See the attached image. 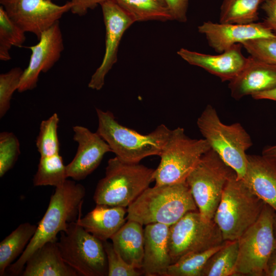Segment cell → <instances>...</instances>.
Here are the masks:
<instances>
[{"instance_id": "obj_1", "label": "cell", "mask_w": 276, "mask_h": 276, "mask_svg": "<svg viewBox=\"0 0 276 276\" xmlns=\"http://www.w3.org/2000/svg\"><path fill=\"white\" fill-rule=\"evenodd\" d=\"M85 196L84 186L74 181L66 179L56 187L34 235L24 252L8 267L11 275L21 274L27 261L36 250L49 242L57 241L58 234L65 231L70 223L77 220Z\"/></svg>"}, {"instance_id": "obj_2", "label": "cell", "mask_w": 276, "mask_h": 276, "mask_svg": "<svg viewBox=\"0 0 276 276\" xmlns=\"http://www.w3.org/2000/svg\"><path fill=\"white\" fill-rule=\"evenodd\" d=\"M127 220L142 225L169 226L190 212L198 211L187 182L147 188L127 209Z\"/></svg>"}, {"instance_id": "obj_3", "label": "cell", "mask_w": 276, "mask_h": 276, "mask_svg": "<svg viewBox=\"0 0 276 276\" xmlns=\"http://www.w3.org/2000/svg\"><path fill=\"white\" fill-rule=\"evenodd\" d=\"M97 132L108 144L111 152L121 161L139 164L145 157L160 156L171 129L160 124L148 134H142L120 124L110 111L96 108Z\"/></svg>"}, {"instance_id": "obj_4", "label": "cell", "mask_w": 276, "mask_h": 276, "mask_svg": "<svg viewBox=\"0 0 276 276\" xmlns=\"http://www.w3.org/2000/svg\"><path fill=\"white\" fill-rule=\"evenodd\" d=\"M265 203L242 179L233 174L224 187L213 218L223 240H238L257 220Z\"/></svg>"}, {"instance_id": "obj_5", "label": "cell", "mask_w": 276, "mask_h": 276, "mask_svg": "<svg viewBox=\"0 0 276 276\" xmlns=\"http://www.w3.org/2000/svg\"><path fill=\"white\" fill-rule=\"evenodd\" d=\"M200 132L211 149L236 172L239 179L246 173V151L252 146L249 134L239 123L223 124L216 110L208 105L197 121Z\"/></svg>"}, {"instance_id": "obj_6", "label": "cell", "mask_w": 276, "mask_h": 276, "mask_svg": "<svg viewBox=\"0 0 276 276\" xmlns=\"http://www.w3.org/2000/svg\"><path fill=\"white\" fill-rule=\"evenodd\" d=\"M155 169L123 162L115 156L108 161L105 176L96 188V204L128 207L154 180Z\"/></svg>"}, {"instance_id": "obj_7", "label": "cell", "mask_w": 276, "mask_h": 276, "mask_svg": "<svg viewBox=\"0 0 276 276\" xmlns=\"http://www.w3.org/2000/svg\"><path fill=\"white\" fill-rule=\"evenodd\" d=\"M211 149L204 139L188 136L183 128L171 130L154 173L155 185H169L186 181L202 155Z\"/></svg>"}, {"instance_id": "obj_8", "label": "cell", "mask_w": 276, "mask_h": 276, "mask_svg": "<svg viewBox=\"0 0 276 276\" xmlns=\"http://www.w3.org/2000/svg\"><path fill=\"white\" fill-rule=\"evenodd\" d=\"M236 172L212 149L201 157L186 182L202 219H213L224 187Z\"/></svg>"}, {"instance_id": "obj_9", "label": "cell", "mask_w": 276, "mask_h": 276, "mask_svg": "<svg viewBox=\"0 0 276 276\" xmlns=\"http://www.w3.org/2000/svg\"><path fill=\"white\" fill-rule=\"evenodd\" d=\"M275 211L264 204L257 220L238 239L239 251L235 275L263 276L275 246Z\"/></svg>"}, {"instance_id": "obj_10", "label": "cell", "mask_w": 276, "mask_h": 276, "mask_svg": "<svg viewBox=\"0 0 276 276\" xmlns=\"http://www.w3.org/2000/svg\"><path fill=\"white\" fill-rule=\"evenodd\" d=\"M58 246L64 262L83 276H106L108 266L103 242L76 221L60 233Z\"/></svg>"}, {"instance_id": "obj_11", "label": "cell", "mask_w": 276, "mask_h": 276, "mask_svg": "<svg viewBox=\"0 0 276 276\" xmlns=\"http://www.w3.org/2000/svg\"><path fill=\"white\" fill-rule=\"evenodd\" d=\"M225 242L213 219L205 221L198 211L188 212L170 226L169 248L172 264L186 255L205 251Z\"/></svg>"}, {"instance_id": "obj_12", "label": "cell", "mask_w": 276, "mask_h": 276, "mask_svg": "<svg viewBox=\"0 0 276 276\" xmlns=\"http://www.w3.org/2000/svg\"><path fill=\"white\" fill-rule=\"evenodd\" d=\"M0 3L14 22L38 39L72 7L70 1L58 5L51 0H0Z\"/></svg>"}, {"instance_id": "obj_13", "label": "cell", "mask_w": 276, "mask_h": 276, "mask_svg": "<svg viewBox=\"0 0 276 276\" xmlns=\"http://www.w3.org/2000/svg\"><path fill=\"white\" fill-rule=\"evenodd\" d=\"M105 27V50L100 66L91 76L89 88L100 90L106 75L118 60L119 44L125 31L135 22L114 0H106L100 4Z\"/></svg>"}, {"instance_id": "obj_14", "label": "cell", "mask_w": 276, "mask_h": 276, "mask_svg": "<svg viewBox=\"0 0 276 276\" xmlns=\"http://www.w3.org/2000/svg\"><path fill=\"white\" fill-rule=\"evenodd\" d=\"M31 51L30 61L24 71L17 90L22 93L35 88L40 73H46L59 60L64 50L63 39L58 21L43 32Z\"/></svg>"}, {"instance_id": "obj_15", "label": "cell", "mask_w": 276, "mask_h": 276, "mask_svg": "<svg viewBox=\"0 0 276 276\" xmlns=\"http://www.w3.org/2000/svg\"><path fill=\"white\" fill-rule=\"evenodd\" d=\"M198 31L218 53L248 40L276 36L264 22L240 24L208 21L199 26Z\"/></svg>"}, {"instance_id": "obj_16", "label": "cell", "mask_w": 276, "mask_h": 276, "mask_svg": "<svg viewBox=\"0 0 276 276\" xmlns=\"http://www.w3.org/2000/svg\"><path fill=\"white\" fill-rule=\"evenodd\" d=\"M73 139L78 147L73 159L66 166L67 177L76 180L85 178L100 165L104 155L111 149L96 132L82 126L73 127Z\"/></svg>"}, {"instance_id": "obj_17", "label": "cell", "mask_w": 276, "mask_h": 276, "mask_svg": "<svg viewBox=\"0 0 276 276\" xmlns=\"http://www.w3.org/2000/svg\"><path fill=\"white\" fill-rule=\"evenodd\" d=\"M241 44H237L219 55H211L181 48L178 55L190 64L202 68L219 78L230 81L243 69L247 62L241 51Z\"/></svg>"}, {"instance_id": "obj_18", "label": "cell", "mask_w": 276, "mask_h": 276, "mask_svg": "<svg viewBox=\"0 0 276 276\" xmlns=\"http://www.w3.org/2000/svg\"><path fill=\"white\" fill-rule=\"evenodd\" d=\"M232 97L236 100L276 87V66L249 56L241 72L229 82Z\"/></svg>"}, {"instance_id": "obj_19", "label": "cell", "mask_w": 276, "mask_h": 276, "mask_svg": "<svg viewBox=\"0 0 276 276\" xmlns=\"http://www.w3.org/2000/svg\"><path fill=\"white\" fill-rule=\"evenodd\" d=\"M169 226L158 223L146 225L142 270L146 276H165L172 264L169 248Z\"/></svg>"}, {"instance_id": "obj_20", "label": "cell", "mask_w": 276, "mask_h": 276, "mask_svg": "<svg viewBox=\"0 0 276 276\" xmlns=\"http://www.w3.org/2000/svg\"><path fill=\"white\" fill-rule=\"evenodd\" d=\"M242 179L251 191L276 212V163L263 155H247Z\"/></svg>"}, {"instance_id": "obj_21", "label": "cell", "mask_w": 276, "mask_h": 276, "mask_svg": "<svg viewBox=\"0 0 276 276\" xmlns=\"http://www.w3.org/2000/svg\"><path fill=\"white\" fill-rule=\"evenodd\" d=\"M127 213L126 208L96 204L84 217H79L76 222L103 242L110 239L124 225Z\"/></svg>"}, {"instance_id": "obj_22", "label": "cell", "mask_w": 276, "mask_h": 276, "mask_svg": "<svg viewBox=\"0 0 276 276\" xmlns=\"http://www.w3.org/2000/svg\"><path fill=\"white\" fill-rule=\"evenodd\" d=\"M57 241L49 242L36 250L27 261L21 275H79L62 259Z\"/></svg>"}, {"instance_id": "obj_23", "label": "cell", "mask_w": 276, "mask_h": 276, "mask_svg": "<svg viewBox=\"0 0 276 276\" xmlns=\"http://www.w3.org/2000/svg\"><path fill=\"white\" fill-rule=\"evenodd\" d=\"M127 220L110 240L115 249L126 262L141 269L144 252V229L140 223Z\"/></svg>"}, {"instance_id": "obj_24", "label": "cell", "mask_w": 276, "mask_h": 276, "mask_svg": "<svg viewBox=\"0 0 276 276\" xmlns=\"http://www.w3.org/2000/svg\"><path fill=\"white\" fill-rule=\"evenodd\" d=\"M37 227V225L28 222L22 223L1 242V276L4 275L14 260L24 252Z\"/></svg>"}, {"instance_id": "obj_25", "label": "cell", "mask_w": 276, "mask_h": 276, "mask_svg": "<svg viewBox=\"0 0 276 276\" xmlns=\"http://www.w3.org/2000/svg\"><path fill=\"white\" fill-rule=\"evenodd\" d=\"M114 1L135 22L172 20L168 6L164 0Z\"/></svg>"}, {"instance_id": "obj_26", "label": "cell", "mask_w": 276, "mask_h": 276, "mask_svg": "<svg viewBox=\"0 0 276 276\" xmlns=\"http://www.w3.org/2000/svg\"><path fill=\"white\" fill-rule=\"evenodd\" d=\"M239 251L238 240L226 241L208 260L201 276L235 275Z\"/></svg>"}, {"instance_id": "obj_27", "label": "cell", "mask_w": 276, "mask_h": 276, "mask_svg": "<svg viewBox=\"0 0 276 276\" xmlns=\"http://www.w3.org/2000/svg\"><path fill=\"white\" fill-rule=\"evenodd\" d=\"M264 0H223L219 22L246 24L259 19L258 9Z\"/></svg>"}, {"instance_id": "obj_28", "label": "cell", "mask_w": 276, "mask_h": 276, "mask_svg": "<svg viewBox=\"0 0 276 276\" xmlns=\"http://www.w3.org/2000/svg\"><path fill=\"white\" fill-rule=\"evenodd\" d=\"M66 166L59 154L40 156L37 171L33 178L35 186H61L67 179Z\"/></svg>"}, {"instance_id": "obj_29", "label": "cell", "mask_w": 276, "mask_h": 276, "mask_svg": "<svg viewBox=\"0 0 276 276\" xmlns=\"http://www.w3.org/2000/svg\"><path fill=\"white\" fill-rule=\"evenodd\" d=\"M225 242L207 250L182 256L168 267L165 276H201L209 259L221 248Z\"/></svg>"}, {"instance_id": "obj_30", "label": "cell", "mask_w": 276, "mask_h": 276, "mask_svg": "<svg viewBox=\"0 0 276 276\" xmlns=\"http://www.w3.org/2000/svg\"><path fill=\"white\" fill-rule=\"evenodd\" d=\"M25 33L8 16L0 6V59H11L9 51L13 46L20 47L26 40Z\"/></svg>"}, {"instance_id": "obj_31", "label": "cell", "mask_w": 276, "mask_h": 276, "mask_svg": "<svg viewBox=\"0 0 276 276\" xmlns=\"http://www.w3.org/2000/svg\"><path fill=\"white\" fill-rule=\"evenodd\" d=\"M59 119L56 113L43 120L36 140V145L40 156L59 154L60 145L57 135Z\"/></svg>"}, {"instance_id": "obj_32", "label": "cell", "mask_w": 276, "mask_h": 276, "mask_svg": "<svg viewBox=\"0 0 276 276\" xmlns=\"http://www.w3.org/2000/svg\"><path fill=\"white\" fill-rule=\"evenodd\" d=\"M24 71L15 67L0 75V118H2L10 108L14 92L18 89Z\"/></svg>"}, {"instance_id": "obj_33", "label": "cell", "mask_w": 276, "mask_h": 276, "mask_svg": "<svg viewBox=\"0 0 276 276\" xmlns=\"http://www.w3.org/2000/svg\"><path fill=\"white\" fill-rule=\"evenodd\" d=\"M20 154L19 143L12 132L0 134V177H3L14 165Z\"/></svg>"}, {"instance_id": "obj_34", "label": "cell", "mask_w": 276, "mask_h": 276, "mask_svg": "<svg viewBox=\"0 0 276 276\" xmlns=\"http://www.w3.org/2000/svg\"><path fill=\"white\" fill-rule=\"evenodd\" d=\"M242 45L250 56L276 66V36L248 40Z\"/></svg>"}, {"instance_id": "obj_35", "label": "cell", "mask_w": 276, "mask_h": 276, "mask_svg": "<svg viewBox=\"0 0 276 276\" xmlns=\"http://www.w3.org/2000/svg\"><path fill=\"white\" fill-rule=\"evenodd\" d=\"M106 254L108 276H140L142 273L128 264L115 249L112 242L103 241Z\"/></svg>"}, {"instance_id": "obj_36", "label": "cell", "mask_w": 276, "mask_h": 276, "mask_svg": "<svg viewBox=\"0 0 276 276\" xmlns=\"http://www.w3.org/2000/svg\"><path fill=\"white\" fill-rule=\"evenodd\" d=\"M170 11L172 20L180 22L187 21L189 0H164Z\"/></svg>"}, {"instance_id": "obj_37", "label": "cell", "mask_w": 276, "mask_h": 276, "mask_svg": "<svg viewBox=\"0 0 276 276\" xmlns=\"http://www.w3.org/2000/svg\"><path fill=\"white\" fill-rule=\"evenodd\" d=\"M261 8L266 15L263 22L276 35V0H264Z\"/></svg>"}, {"instance_id": "obj_38", "label": "cell", "mask_w": 276, "mask_h": 276, "mask_svg": "<svg viewBox=\"0 0 276 276\" xmlns=\"http://www.w3.org/2000/svg\"><path fill=\"white\" fill-rule=\"evenodd\" d=\"M106 0H70L72 4L71 11L79 16L85 15L89 9H93Z\"/></svg>"}, {"instance_id": "obj_39", "label": "cell", "mask_w": 276, "mask_h": 276, "mask_svg": "<svg viewBox=\"0 0 276 276\" xmlns=\"http://www.w3.org/2000/svg\"><path fill=\"white\" fill-rule=\"evenodd\" d=\"M263 276H276V243L267 261Z\"/></svg>"}, {"instance_id": "obj_40", "label": "cell", "mask_w": 276, "mask_h": 276, "mask_svg": "<svg viewBox=\"0 0 276 276\" xmlns=\"http://www.w3.org/2000/svg\"><path fill=\"white\" fill-rule=\"evenodd\" d=\"M251 97L256 100H268L276 101V87L269 90L258 93Z\"/></svg>"}, {"instance_id": "obj_41", "label": "cell", "mask_w": 276, "mask_h": 276, "mask_svg": "<svg viewBox=\"0 0 276 276\" xmlns=\"http://www.w3.org/2000/svg\"><path fill=\"white\" fill-rule=\"evenodd\" d=\"M262 155L276 163V145L265 147Z\"/></svg>"}, {"instance_id": "obj_42", "label": "cell", "mask_w": 276, "mask_h": 276, "mask_svg": "<svg viewBox=\"0 0 276 276\" xmlns=\"http://www.w3.org/2000/svg\"><path fill=\"white\" fill-rule=\"evenodd\" d=\"M273 230H274V234L275 238L276 240V212L274 218V221H273Z\"/></svg>"}, {"instance_id": "obj_43", "label": "cell", "mask_w": 276, "mask_h": 276, "mask_svg": "<svg viewBox=\"0 0 276 276\" xmlns=\"http://www.w3.org/2000/svg\"><path fill=\"white\" fill-rule=\"evenodd\" d=\"M51 1H52V0H51Z\"/></svg>"}]
</instances>
